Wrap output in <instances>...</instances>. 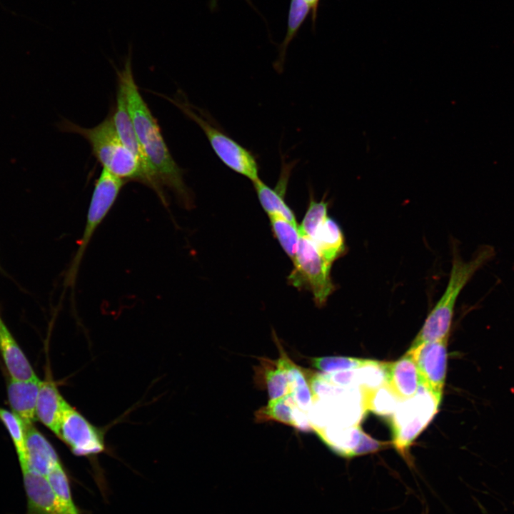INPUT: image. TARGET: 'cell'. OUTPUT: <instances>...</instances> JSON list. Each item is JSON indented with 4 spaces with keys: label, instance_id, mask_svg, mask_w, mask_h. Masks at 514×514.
I'll return each instance as SVG.
<instances>
[{
    "label": "cell",
    "instance_id": "6da1fadb",
    "mask_svg": "<svg viewBox=\"0 0 514 514\" xmlns=\"http://www.w3.org/2000/svg\"><path fill=\"white\" fill-rule=\"evenodd\" d=\"M118 86L124 94L137 138L163 188L173 192L186 208L193 206V193L186 186L183 171L172 157L157 120L140 94L135 81L129 50L123 68L117 70Z\"/></svg>",
    "mask_w": 514,
    "mask_h": 514
},
{
    "label": "cell",
    "instance_id": "7a4b0ae2",
    "mask_svg": "<svg viewBox=\"0 0 514 514\" xmlns=\"http://www.w3.org/2000/svg\"><path fill=\"white\" fill-rule=\"evenodd\" d=\"M495 256L492 246H480L469 261L463 260L455 246L445 290L429 313L410 348L449 337L455 306L461 291L475 273Z\"/></svg>",
    "mask_w": 514,
    "mask_h": 514
},
{
    "label": "cell",
    "instance_id": "3957f363",
    "mask_svg": "<svg viewBox=\"0 0 514 514\" xmlns=\"http://www.w3.org/2000/svg\"><path fill=\"white\" fill-rule=\"evenodd\" d=\"M57 127L62 132L83 136L90 144L97 161L114 176L126 182L136 181L144 185L139 163L121 141L111 115L91 128L80 126L66 119H62Z\"/></svg>",
    "mask_w": 514,
    "mask_h": 514
},
{
    "label": "cell",
    "instance_id": "277c9868",
    "mask_svg": "<svg viewBox=\"0 0 514 514\" xmlns=\"http://www.w3.org/2000/svg\"><path fill=\"white\" fill-rule=\"evenodd\" d=\"M164 97L201 128L213 151L225 166L252 182L260 178L256 156L228 136L209 114L191 104L182 92L173 99Z\"/></svg>",
    "mask_w": 514,
    "mask_h": 514
},
{
    "label": "cell",
    "instance_id": "5b68a950",
    "mask_svg": "<svg viewBox=\"0 0 514 514\" xmlns=\"http://www.w3.org/2000/svg\"><path fill=\"white\" fill-rule=\"evenodd\" d=\"M293 263L288 283L311 292L315 303L318 307L324 306L336 290L331 274L332 264L321 256L311 240L303 235L300 236Z\"/></svg>",
    "mask_w": 514,
    "mask_h": 514
},
{
    "label": "cell",
    "instance_id": "8992f818",
    "mask_svg": "<svg viewBox=\"0 0 514 514\" xmlns=\"http://www.w3.org/2000/svg\"><path fill=\"white\" fill-rule=\"evenodd\" d=\"M440 404L420 384L413 397L399 402L391 418L393 444L405 459L409 447L433 418Z\"/></svg>",
    "mask_w": 514,
    "mask_h": 514
},
{
    "label": "cell",
    "instance_id": "52a82bcc",
    "mask_svg": "<svg viewBox=\"0 0 514 514\" xmlns=\"http://www.w3.org/2000/svg\"><path fill=\"white\" fill-rule=\"evenodd\" d=\"M126 183L104 168L96 179L91 197L85 227L66 273L68 286L75 284L81 261L91 239L115 203Z\"/></svg>",
    "mask_w": 514,
    "mask_h": 514
},
{
    "label": "cell",
    "instance_id": "ba28073f",
    "mask_svg": "<svg viewBox=\"0 0 514 514\" xmlns=\"http://www.w3.org/2000/svg\"><path fill=\"white\" fill-rule=\"evenodd\" d=\"M111 115L121 141L139 163L144 178V185L152 189L162 203H166L164 189L137 138L127 109L124 94L119 86L116 104Z\"/></svg>",
    "mask_w": 514,
    "mask_h": 514
},
{
    "label": "cell",
    "instance_id": "9c48e42d",
    "mask_svg": "<svg viewBox=\"0 0 514 514\" xmlns=\"http://www.w3.org/2000/svg\"><path fill=\"white\" fill-rule=\"evenodd\" d=\"M448 337L424 343L407 351L413 359L420 384L441 402L447 368Z\"/></svg>",
    "mask_w": 514,
    "mask_h": 514
},
{
    "label": "cell",
    "instance_id": "30bf717a",
    "mask_svg": "<svg viewBox=\"0 0 514 514\" xmlns=\"http://www.w3.org/2000/svg\"><path fill=\"white\" fill-rule=\"evenodd\" d=\"M56 435L76 455L88 456L104 450L99 430L70 405L63 414Z\"/></svg>",
    "mask_w": 514,
    "mask_h": 514
},
{
    "label": "cell",
    "instance_id": "8fae6325",
    "mask_svg": "<svg viewBox=\"0 0 514 514\" xmlns=\"http://www.w3.org/2000/svg\"><path fill=\"white\" fill-rule=\"evenodd\" d=\"M21 472L27 499L25 514H80L76 506L66 505L57 496L47 475Z\"/></svg>",
    "mask_w": 514,
    "mask_h": 514
},
{
    "label": "cell",
    "instance_id": "7c38bea8",
    "mask_svg": "<svg viewBox=\"0 0 514 514\" xmlns=\"http://www.w3.org/2000/svg\"><path fill=\"white\" fill-rule=\"evenodd\" d=\"M296 163V160L287 161L282 155L280 174L276 186L271 188L261 178L253 184L259 202L268 215L277 213L297 224L295 215L285 200L289 178Z\"/></svg>",
    "mask_w": 514,
    "mask_h": 514
},
{
    "label": "cell",
    "instance_id": "4fadbf2b",
    "mask_svg": "<svg viewBox=\"0 0 514 514\" xmlns=\"http://www.w3.org/2000/svg\"><path fill=\"white\" fill-rule=\"evenodd\" d=\"M61 463L52 445L34 425L26 426V460L21 470L47 475Z\"/></svg>",
    "mask_w": 514,
    "mask_h": 514
},
{
    "label": "cell",
    "instance_id": "5bb4252c",
    "mask_svg": "<svg viewBox=\"0 0 514 514\" xmlns=\"http://www.w3.org/2000/svg\"><path fill=\"white\" fill-rule=\"evenodd\" d=\"M39 378L33 380H17L10 378L7 383L8 402L13 413L26 426L37 420L36 408L41 385Z\"/></svg>",
    "mask_w": 514,
    "mask_h": 514
},
{
    "label": "cell",
    "instance_id": "9a60e30c",
    "mask_svg": "<svg viewBox=\"0 0 514 514\" xmlns=\"http://www.w3.org/2000/svg\"><path fill=\"white\" fill-rule=\"evenodd\" d=\"M255 416L259 423L273 420L303 431L312 430L308 414L298 407L289 394L269 400L256 411Z\"/></svg>",
    "mask_w": 514,
    "mask_h": 514
},
{
    "label": "cell",
    "instance_id": "2e32d148",
    "mask_svg": "<svg viewBox=\"0 0 514 514\" xmlns=\"http://www.w3.org/2000/svg\"><path fill=\"white\" fill-rule=\"evenodd\" d=\"M0 355L10 378L33 380L39 377L0 316Z\"/></svg>",
    "mask_w": 514,
    "mask_h": 514
},
{
    "label": "cell",
    "instance_id": "e0dca14e",
    "mask_svg": "<svg viewBox=\"0 0 514 514\" xmlns=\"http://www.w3.org/2000/svg\"><path fill=\"white\" fill-rule=\"evenodd\" d=\"M69 405L51 380L41 381L36 408V419L56 435Z\"/></svg>",
    "mask_w": 514,
    "mask_h": 514
},
{
    "label": "cell",
    "instance_id": "ac0fdd59",
    "mask_svg": "<svg viewBox=\"0 0 514 514\" xmlns=\"http://www.w3.org/2000/svg\"><path fill=\"white\" fill-rule=\"evenodd\" d=\"M386 384L400 400L410 398L416 394L420 379L416 365L408 353L395 362L388 363Z\"/></svg>",
    "mask_w": 514,
    "mask_h": 514
},
{
    "label": "cell",
    "instance_id": "d6986e66",
    "mask_svg": "<svg viewBox=\"0 0 514 514\" xmlns=\"http://www.w3.org/2000/svg\"><path fill=\"white\" fill-rule=\"evenodd\" d=\"M255 373L256 383L267 390L269 400L289 394L287 370L281 356L276 361L261 358Z\"/></svg>",
    "mask_w": 514,
    "mask_h": 514
},
{
    "label": "cell",
    "instance_id": "ffe728a7",
    "mask_svg": "<svg viewBox=\"0 0 514 514\" xmlns=\"http://www.w3.org/2000/svg\"><path fill=\"white\" fill-rule=\"evenodd\" d=\"M309 238L321 256L331 264L346 252L347 248L341 228L329 216Z\"/></svg>",
    "mask_w": 514,
    "mask_h": 514
},
{
    "label": "cell",
    "instance_id": "44dd1931",
    "mask_svg": "<svg viewBox=\"0 0 514 514\" xmlns=\"http://www.w3.org/2000/svg\"><path fill=\"white\" fill-rule=\"evenodd\" d=\"M325 444L336 455L350 458L356 455L362 429L359 425L328 426L315 430Z\"/></svg>",
    "mask_w": 514,
    "mask_h": 514
},
{
    "label": "cell",
    "instance_id": "7402d4cb",
    "mask_svg": "<svg viewBox=\"0 0 514 514\" xmlns=\"http://www.w3.org/2000/svg\"><path fill=\"white\" fill-rule=\"evenodd\" d=\"M311 12V8L305 0H291L285 38L278 47V55L273 63L275 70L281 74L284 67L286 51L293 38L297 35L301 26Z\"/></svg>",
    "mask_w": 514,
    "mask_h": 514
},
{
    "label": "cell",
    "instance_id": "603a6c76",
    "mask_svg": "<svg viewBox=\"0 0 514 514\" xmlns=\"http://www.w3.org/2000/svg\"><path fill=\"white\" fill-rule=\"evenodd\" d=\"M361 390L366 412L371 411L380 415H392L401 401L386 383L376 388H361Z\"/></svg>",
    "mask_w": 514,
    "mask_h": 514
},
{
    "label": "cell",
    "instance_id": "cb8c5ba5",
    "mask_svg": "<svg viewBox=\"0 0 514 514\" xmlns=\"http://www.w3.org/2000/svg\"><path fill=\"white\" fill-rule=\"evenodd\" d=\"M275 238L288 256L293 261L298 246L300 233L298 224L294 223L281 215H268Z\"/></svg>",
    "mask_w": 514,
    "mask_h": 514
},
{
    "label": "cell",
    "instance_id": "d4e9b609",
    "mask_svg": "<svg viewBox=\"0 0 514 514\" xmlns=\"http://www.w3.org/2000/svg\"><path fill=\"white\" fill-rule=\"evenodd\" d=\"M0 420L6 427L15 448L19 465L24 463L26 452V426L14 413L0 407Z\"/></svg>",
    "mask_w": 514,
    "mask_h": 514
},
{
    "label": "cell",
    "instance_id": "484cf974",
    "mask_svg": "<svg viewBox=\"0 0 514 514\" xmlns=\"http://www.w3.org/2000/svg\"><path fill=\"white\" fill-rule=\"evenodd\" d=\"M329 202L326 201L325 196L317 201L311 193L309 204L301 225L298 226L301 235L311 238L316 230L328 217V209Z\"/></svg>",
    "mask_w": 514,
    "mask_h": 514
},
{
    "label": "cell",
    "instance_id": "4316f807",
    "mask_svg": "<svg viewBox=\"0 0 514 514\" xmlns=\"http://www.w3.org/2000/svg\"><path fill=\"white\" fill-rule=\"evenodd\" d=\"M371 359H363L345 356H326L313 358L311 365L326 373L341 372L361 368L371 362Z\"/></svg>",
    "mask_w": 514,
    "mask_h": 514
},
{
    "label": "cell",
    "instance_id": "83f0119b",
    "mask_svg": "<svg viewBox=\"0 0 514 514\" xmlns=\"http://www.w3.org/2000/svg\"><path fill=\"white\" fill-rule=\"evenodd\" d=\"M390 444V443L388 442H382L373 439L363 431L361 441L357 448L356 455L376 452L387 447Z\"/></svg>",
    "mask_w": 514,
    "mask_h": 514
},
{
    "label": "cell",
    "instance_id": "f1b7e54d",
    "mask_svg": "<svg viewBox=\"0 0 514 514\" xmlns=\"http://www.w3.org/2000/svg\"><path fill=\"white\" fill-rule=\"evenodd\" d=\"M309 5L311 11V20L313 28L315 27V23L317 17L318 7L320 0H305Z\"/></svg>",
    "mask_w": 514,
    "mask_h": 514
},
{
    "label": "cell",
    "instance_id": "f546056e",
    "mask_svg": "<svg viewBox=\"0 0 514 514\" xmlns=\"http://www.w3.org/2000/svg\"><path fill=\"white\" fill-rule=\"evenodd\" d=\"M218 0H210V1H209L208 6H209L210 10H211V11H215L217 9V7H218V6H217V5H218ZM246 2H247L251 6H252L253 9H255L254 6H253V4H252L251 0H246Z\"/></svg>",
    "mask_w": 514,
    "mask_h": 514
},
{
    "label": "cell",
    "instance_id": "4dcf8cb0",
    "mask_svg": "<svg viewBox=\"0 0 514 514\" xmlns=\"http://www.w3.org/2000/svg\"><path fill=\"white\" fill-rule=\"evenodd\" d=\"M0 269H1V266H0Z\"/></svg>",
    "mask_w": 514,
    "mask_h": 514
}]
</instances>
